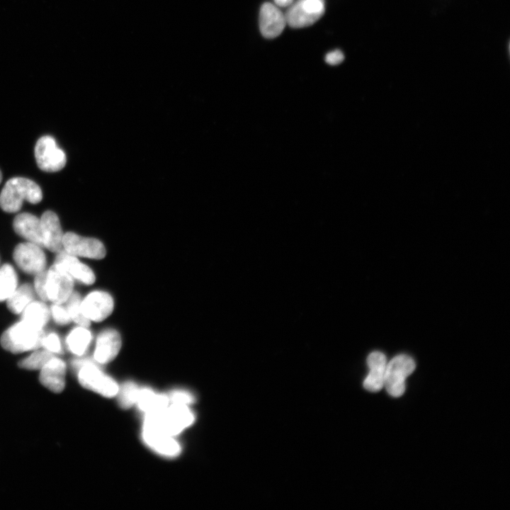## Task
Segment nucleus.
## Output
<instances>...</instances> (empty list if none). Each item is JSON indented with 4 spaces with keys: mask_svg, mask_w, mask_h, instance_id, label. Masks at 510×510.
<instances>
[{
    "mask_svg": "<svg viewBox=\"0 0 510 510\" xmlns=\"http://www.w3.org/2000/svg\"><path fill=\"white\" fill-rule=\"evenodd\" d=\"M194 416L187 405L170 406L146 414L143 429L174 436L193 424Z\"/></svg>",
    "mask_w": 510,
    "mask_h": 510,
    "instance_id": "1",
    "label": "nucleus"
},
{
    "mask_svg": "<svg viewBox=\"0 0 510 510\" xmlns=\"http://www.w3.org/2000/svg\"><path fill=\"white\" fill-rule=\"evenodd\" d=\"M42 193L33 181L23 177H13L6 181L0 193V207L7 212L18 211L23 200L32 204L41 201Z\"/></svg>",
    "mask_w": 510,
    "mask_h": 510,
    "instance_id": "2",
    "label": "nucleus"
},
{
    "mask_svg": "<svg viewBox=\"0 0 510 510\" xmlns=\"http://www.w3.org/2000/svg\"><path fill=\"white\" fill-rule=\"evenodd\" d=\"M45 334L42 329L35 327L22 320L6 330L1 336L2 347L18 353L39 348Z\"/></svg>",
    "mask_w": 510,
    "mask_h": 510,
    "instance_id": "3",
    "label": "nucleus"
},
{
    "mask_svg": "<svg viewBox=\"0 0 510 510\" xmlns=\"http://www.w3.org/2000/svg\"><path fill=\"white\" fill-rule=\"evenodd\" d=\"M78 363V379L82 386L106 397L118 394L119 387L116 382L95 363L89 361Z\"/></svg>",
    "mask_w": 510,
    "mask_h": 510,
    "instance_id": "4",
    "label": "nucleus"
},
{
    "mask_svg": "<svg viewBox=\"0 0 510 510\" xmlns=\"http://www.w3.org/2000/svg\"><path fill=\"white\" fill-rule=\"evenodd\" d=\"M415 369V363L409 356L401 354L387 363L384 386L392 397H400L405 391L406 378Z\"/></svg>",
    "mask_w": 510,
    "mask_h": 510,
    "instance_id": "5",
    "label": "nucleus"
},
{
    "mask_svg": "<svg viewBox=\"0 0 510 510\" xmlns=\"http://www.w3.org/2000/svg\"><path fill=\"white\" fill-rule=\"evenodd\" d=\"M324 13V0H297L288 6L285 16L291 28H301L314 24Z\"/></svg>",
    "mask_w": 510,
    "mask_h": 510,
    "instance_id": "6",
    "label": "nucleus"
},
{
    "mask_svg": "<svg viewBox=\"0 0 510 510\" xmlns=\"http://www.w3.org/2000/svg\"><path fill=\"white\" fill-rule=\"evenodd\" d=\"M35 157L38 167L47 172L58 171L64 168L67 162L64 151L50 135L42 136L37 141Z\"/></svg>",
    "mask_w": 510,
    "mask_h": 510,
    "instance_id": "7",
    "label": "nucleus"
},
{
    "mask_svg": "<svg viewBox=\"0 0 510 510\" xmlns=\"http://www.w3.org/2000/svg\"><path fill=\"white\" fill-rule=\"evenodd\" d=\"M73 278L59 265L54 264L47 272L46 295L54 304L67 301L73 292Z\"/></svg>",
    "mask_w": 510,
    "mask_h": 510,
    "instance_id": "8",
    "label": "nucleus"
},
{
    "mask_svg": "<svg viewBox=\"0 0 510 510\" xmlns=\"http://www.w3.org/2000/svg\"><path fill=\"white\" fill-rule=\"evenodd\" d=\"M62 246L71 255L94 259H101L106 253L103 244L97 239L84 237L74 232L63 235Z\"/></svg>",
    "mask_w": 510,
    "mask_h": 510,
    "instance_id": "9",
    "label": "nucleus"
},
{
    "mask_svg": "<svg viewBox=\"0 0 510 510\" xmlns=\"http://www.w3.org/2000/svg\"><path fill=\"white\" fill-rule=\"evenodd\" d=\"M13 259L24 272L37 274L45 270L46 257L40 246L32 243H21L13 251Z\"/></svg>",
    "mask_w": 510,
    "mask_h": 510,
    "instance_id": "10",
    "label": "nucleus"
},
{
    "mask_svg": "<svg viewBox=\"0 0 510 510\" xmlns=\"http://www.w3.org/2000/svg\"><path fill=\"white\" fill-rule=\"evenodd\" d=\"M84 316L90 321L101 322L113 312L114 307L112 297L104 291H94L81 302Z\"/></svg>",
    "mask_w": 510,
    "mask_h": 510,
    "instance_id": "11",
    "label": "nucleus"
},
{
    "mask_svg": "<svg viewBox=\"0 0 510 510\" xmlns=\"http://www.w3.org/2000/svg\"><path fill=\"white\" fill-rule=\"evenodd\" d=\"M287 24L285 13L270 2L264 3L259 13V29L262 35L268 39L280 35Z\"/></svg>",
    "mask_w": 510,
    "mask_h": 510,
    "instance_id": "12",
    "label": "nucleus"
},
{
    "mask_svg": "<svg viewBox=\"0 0 510 510\" xmlns=\"http://www.w3.org/2000/svg\"><path fill=\"white\" fill-rule=\"evenodd\" d=\"M43 246L52 252L62 250L63 233L57 215L52 211H45L40 219Z\"/></svg>",
    "mask_w": 510,
    "mask_h": 510,
    "instance_id": "13",
    "label": "nucleus"
},
{
    "mask_svg": "<svg viewBox=\"0 0 510 510\" xmlns=\"http://www.w3.org/2000/svg\"><path fill=\"white\" fill-rule=\"evenodd\" d=\"M121 337L115 329H106L97 337L94 358L98 363H107L113 360L121 347Z\"/></svg>",
    "mask_w": 510,
    "mask_h": 510,
    "instance_id": "14",
    "label": "nucleus"
},
{
    "mask_svg": "<svg viewBox=\"0 0 510 510\" xmlns=\"http://www.w3.org/2000/svg\"><path fill=\"white\" fill-rule=\"evenodd\" d=\"M66 364L60 358L52 357L40 369V381L50 391L61 392L65 385Z\"/></svg>",
    "mask_w": 510,
    "mask_h": 510,
    "instance_id": "15",
    "label": "nucleus"
},
{
    "mask_svg": "<svg viewBox=\"0 0 510 510\" xmlns=\"http://www.w3.org/2000/svg\"><path fill=\"white\" fill-rule=\"evenodd\" d=\"M54 264L62 267L73 278L84 284L91 285L96 280L93 271L88 266L80 262L76 256L68 254L64 250L58 252Z\"/></svg>",
    "mask_w": 510,
    "mask_h": 510,
    "instance_id": "16",
    "label": "nucleus"
},
{
    "mask_svg": "<svg viewBox=\"0 0 510 510\" xmlns=\"http://www.w3.org/2000/svg\"><path fill=\"white\" fill-rule=\"evenodd\" d=\"M367 363L370 370L363 381V387L368 391L378 392L384 387L386 357L380 351H374L368 356Z\"/></svg>",
    "mask_w": 510,
    "mask_h": 510,
    "instance_id": "17",
    "label": "nucleus"
},
{
    "mask_svg": "<svg viewBox=\"0 0 510 510\" xmlns=\"http://www.w3.org/2000/svg\"><path fill=\"white\" fill-rule=\"evenodd\" d=\"M13 226L21 237L40 246H43L40 220L35 215L28 212L18 214L13 220Z\"/></svg>",
    "mask_w": 510,
    "mask_h": 510,
    "instance_id": "18",
    "label": "nucleus"
},
{
    "mask_svg": "<svg viewBox=\"0 0 510 510\" xmlns=\"http://www.w3.org/2000/svg\"><path fill=\"white\" fill-rule=\"evenodd\" d=\"M142 438L148 446L163 455L174 457L181 451L179 444L173 436L143 429Z\"/></svg>",
    "mask_w": 510,
    "mask_h": 510,
    "instance_id": "19",
    "label": "nucleus"
},
{
    "mask_svg": "<svg viewBox=\"0 0 510 510\" xmlns=\"http://www.w3.org/2000/svg\"><path fill=\"white\" fill-rule=\"evenodd\" d=\"M168 395L159 394L148 387L139 388L136 402L146 414L161 410L169 405Z\"/></svg>",
    "mask_w": 510,
    "mask_h": 510,
    "instance_id": "20",
    "label": "nucleus"
},
{
    "mask_svg": "<svg viewBox=\"0 0 510 510\" xmlns=\"http://www.w3.org/2000/svg\"><path fill=\"white\" fill-rule=\"evenodd\" d=\"M22 317V320L28 324L42 329L49 320L50 311L45 303L32 301L23 310Z\"/></svg>",
    "mask_w": 510,
    "mask_h": 510,
    "instance_id": "21",
    "label": "nucleus"
},
{
    "mask_svg": "<svg viewBox=\"0 0 510 510\" xmlns=\"http://www.w3.org/2000/svg\"><path fill=\"white\" fill-rule=\"evenodd\" d=\"M91 338L90 331L86 327L79 326L69 334L67 338V344L71 352L81 356L86 351Z\"/></svg>",
    "mask_w": 510,
    "mask_h": 510,
    "instance_id": "22",
    "label": "nucleus"
},
{
    "mask_svg": "<svg viewBox=\"0 0 510 510\" xmlns=\"http://www.w3.org/2000/svg\"><path fill=\"white\" fill-rule=\"evenodd\" d=\"M33 297L31 286L28 284H24L16 288L7 298V307L13 313L19 314L33 301Z\"/></svg>",
    "mask_w": 510,
    "mask_h": 510,
    "instance_id": "23",
    "label": "nucleus"
},
{
    "mask_svg": "<svg viewBox=\"0 0 510 510\" xmlns=\"http://www.w3.org/2000/svg\"><path fill=\"white\" fill-rule=\"evenodd\" d=\"M18 278L13 268L4 264L0 268V301L6 300L17 288Z\"/></svg>",
    "mask_w": 510,
    "mask_h": 510,
    "instance_id": "24",
    "label": "nucleus"
},
{
    "mask_svg": "<svg viewBox=\"0 0 510 510\" xmlns=\"http://www.w3.org/2000/svg\"><path fill=\"white\" fill-rule=\"evenodd\" d=\"M66 302V308L72 320L77 323L79 326L89 327L91 321L89 320L82 312L81 307V300L79 293L72 292Z\"/></svg>",
    "mask_w": 510,
    "mask_h": 510,
    "instance_id": "25",
    "label": "nucleus"
},
{
    "mask_svg": "<svg viewBox=\"0 0 510 510\" xmlns=\"http://www.w3.org/2000/svg\"><path fill=\"white\" fill-rule=\"evenodd\" d=\"M54 354L47 349L36 351L18 363L19 367L28 370L41 369Z\"/></svg>",
    "mask_w": 510,
    "mask_h": 510,
    "instance_id": "26",
    "label": "nucleus"
},
{
    "mask_svg": "<svg viewBox=\"0 0 510 510\" xmlns=\"http://www.w3.org/2000/svg\"><path fill=\"white\" fill-rule=\"evenodd\" d=\"M139 387L132 382L123 383L118 389V400L123 408H129L135 404ZM117 394V395H118Z\"/></svg>",
    "mask_w": 510,
    "mask_h": 510,
    "instance_id": "27",
    "label": "nucleus"
},
{
    "mask_svg": "<svg viewBox=\"0 0 510 510\" xmlns=\"http://www.w3.org/2000/svg\"><path fill=\"white\" fill-rule=\"evenodd\" d=\"M171 404L188 405L194 401L193 395L188 391L176 390L168 395Z\"/></svg>",
    "mask_w": 510,
    "mask_h": 510,
    "instance_id": "28",
    "label": "nucleus"
},
{
    "mask_svg": "<svg viewBox=\"0 0 510 510\" xmlns=\"http://www.w3.org/2000/svg\"><path fill=\"white\" fill-rule=\"evenodd\" d=\"M51 314L54 320L59 324H67L72 321L67 308L60 306V304H54L52 305Z\"/></svg>",
    "mask_w": 510,
    "mask_h": 510,
    "instance_id": "29",
    "label": "nucleus"
},
{
    "mask_svg": "<svg viewBox=\"0 0 510 510\" xmlns=\"http://www.w3.org/2000/svg\"><path fill=\"white\" fill-rule=\"evenodd\" d=\"M47 271H42L37 274H35V292L38 295V296L41 298L43 301H47V298L46 295V290H45V286H46V279H47Z\"/></svg>",
    "mask_w": 510,
    "mask_h": 510,
    "instance_id": "30",
    "label": "nucleus"
},
{
    "mask_svg": "<svg viewBox=\"0 0 510 510\" xmlns=\"http://www.w3.org/2000/svg\"><path fill=\"white\" fill-rule=\"evenodd\" d=\"M42 346L45 349L52 353H60L62 352V346L60 338L56 334L51 333L45 336Z\"/></svg>",
    "mask_w": 510,
    "mask_h": 510,
    "instance_id": "31",
    "label": "nucleus"
},
{
    "mask_svg": "<svg viewBox=\"0 0 510 510\" xmlns=\"http://www.w3.org/2000/svg\"><path fill=\"white\" fill-rule=\"evenodd\" d=\"M344 59V55L340 50H334L327 54L325 61L331 65L340 64Z\"/></svg>",
    "mask_w": 510,
    "mask_h": 510,
    "instance_id": "32",
    "label": "nucleus"
},
{
    "mask_svg": "<svg viewBox=\"0 0 510 510\" xmlns=\"http://www.w3.org/2000/svg\"><path fill=\"white\" fill-rule=\"evenodd\" d=\"M275 4L278 7H288L294 0H273Z\"/></svg>",
    "mask_w": 510,
    "mask_h": 510,
    "instance_id": "33",
    "label": "nucleus"
},
{
    "mask_svg": "<svg viewBox=\"0 0 510 510\" xmlns=\"http://www.w3.org/2000/svg\"><path fill=\"white\" fill-rule=\"evenodd\" d=\"M1 179H2V175H1V171H0V183H1Z\"/></svg>",
    "mask_w": 510,
    "mask_h": 510,
    "instance_id": "34",
    "label": "nucleus"
}]
</instances>
